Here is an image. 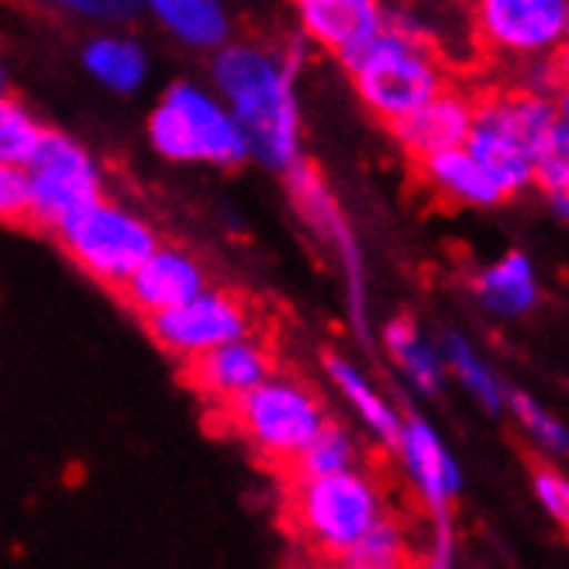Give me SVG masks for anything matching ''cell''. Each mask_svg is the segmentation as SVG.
<instances>
[{"label":"cell","instance_id":"obj_16","mask_svg":"<svg viewBox=\"0 0 569 569\" xmlns=\"http://www.w3.org/2000/svg\"><path fill=\"white\" fill-rule=\"evenodd\" d=\"M473 114H477V100L446 87L442 93L425 100V104L418 111H411L408 118L393 121L390 136L418 162L435 152L466 146V139H470V131H473Z\"/></svg>","mask_w":569,"mask_h":569},{"label":"cell","instance_id":"obj_19","mask_svg":"<svg viewBox=\"0 0 569 569\" xmlns=\"http://www.w3.org/2000/svg\"><path fill=\"white\" fill-rule=\"evenodd\" d=\"M325 377H328L331 390L339 393L342 405L352 411V418L362 425V431L370 435L373 442H380L383 449H393L400 425H405V415H400V408L377 387V380L366 373L356 359H349L342 352L325 356Z\"/></svg>","mask_w":569,"mask_h":569},{"label":"cell","instance_id":"obj_14","mask_svg":"<svg viewBox=\"0 0 569 569\" xmlns=\"http://www.w3.org/2000/svg\"><path fill=\"white\" fill-rule=\"evenodd\" d=\"M208 283H211L208 266L200 262L197 252L177 242H159L152 256L124 280L118 293L124 300V308L136 311L146 321L159 311L183 305V300L200 293Z\"/></svg>","mask_w":569,"mask_h":569},{"label":"cell","instance_id":"obj_4","mask_svg":"<svg viewBox=\"0 0 569 569\" xmlns=\"http://www.w3.org/2000/svg\"><path fill=\"white\" fill-rule=\"evenodd\" d=\"M387 515L390 497L366 466L328 477H293L287 493V521L293 535L321 559H346Z\"/></svg>","mask_w":569,"mask_h":569},{"label":"cell","instance_id":"obj_20","mask_svg":"<svg viewBox=\"0 0 569 569\" xmlns=\"http://www.w3.org/2000/svg\"><path fill=\"white\" fill-rule=\"evenodd\" d=\"M139 14H149L166 36L190 52H218L231 42V11L224 0H136Z\"/></svg>","mask_w":569,"mask_h":569},{"label":"cell","instance_id":"obj_8","mask_svg":"<svg viewBox=\"0 0 569 569\" xmlns=\"http://www.w3.org/2000/svg\"><path fill=\"white\" fill-rule=\"evenodd\" d=\"M28 224L56 231L66 218L108 193V173L87 142L62 128H42L39 146L24 159Z\"/></svg>","mask_w":569,"mask_h":569},{"label":"cell","instance_id":"obj_1","mask_svg":"<svg viewBox=\"0 0 569 569\" xmlns=\"http://www.w3.org/2000/svg\"><path fill=\"white\" fill-rule=\"evenodd\" d=\"M297 73L300 46L231 39L211 52V87L236 114L249 142V159L270 173H287L305 159Z\"/></svg>","mask_w":569,"mask_h":569},{"label":"cell","instance_id":"obj_7","mask_svg":"<svg viewBox=\"0 0 569 569\" xmlns=\"http://www.w3.org/2000/svg\"><path fill=\"white\" fill-rule=\"evenodd\" d=\"M52 236L93 283L108 290H121L124 280L162 242L156 224L139 208L124 204L111 193L93 200L73 218H66Z\"/></svg>","mask_w":569,"mask_h":569},{"label":"cell","instance_id":"obj_32","mask_svg":"<svg viewBox=\"0 0 569 569\" xmlns=\"http://www.w3.org/2000/svg\"><path fill=\"white\" fill-rule=\"evenodd\" d=\"M456 525L452 521H431V539L415 556L411 569H452L456 566Z\"/></svg>","mask_w":569,"mask_h":569},{"label":"cell","instance_id":"obj_13","mask_svg":"<svg viewBox=\"0 0 569 569\" xmlns=\"http://www.w3.org/2000/svg\"><path fill=\"white\" fill-rule=\"evenodd\" d=\"M183 366H187L190 390L200 400H208L211 408L228 411L236 400H242L249 390H256L266 377L277 373V352L259 331H252L246 339L224 342Z\"/></svg>","mask_w":569,"mask_h":569},{"label":"cell","instance_id":"obj_15","mask_svg":"<svg viewBox=\"0 0 569 569\" xmlns=\"http://www.w3.org/2000/svg\"><path fill=\"white\" fill-rule=\"evenodd\" d=\"M297 31L308 46L342 59L387 24L383 0H290Z\"/></svg>","mask_w":569,"mask_h":569},{"label":"cell","instance_id":"obj_10","mask_svg":"<svg viewBox=\"0 0 569 569\" xmlns=\"http://www.w3.org/2000/svg\"><path fill=\"white\" fill-rule=\"evenodd\" d=\"M146 331L166 356L190 362L224 342L259 331V311L246 293L208 283L183 305L146 318Z\"/></svg>","mask_w":569,"mask_h":569},{"label":"cell","instance_id":"obj_30","mask_svg":"<svg viewBox=\"0 0 569 569\" xmlns=\"http://www.w3.org/2000/svg\"><path fill=\"white\" fill-rule=\"evenodd\" d=\"M28 221V177L24 166L0 162V224Z\"/></svg>","mask_w":569,"mask_h":569},{"label":"cell","instance_id":"obj_25","mask_svg":"<svg viewBox=\"0 0 569 569\" xmlns=\"http://www.w3.org/2000/svg\"><path fill=\"white\" fill-rule=\"evenodd\" d=\"M415 556L418 552L411 546L408 525L393 515H387L362 535L346 559L359 569H411Z\"/></svg>","mask_w":569,"mask_h":569},{"label":"cell","instance_id":"obj_23","mask_svg":"<svg viewBox=\"0 0 569 569\" xmlns=\"http://www.w3.org/2000/svg\"><path fill=\"white\" fill-rule=\"evenodd\" d=\"M439 346H442L449 380H456L490 415H500L508 408V393H511L508 383L497 377V370L487 362V356L466 339L462 331H446L439 339Z\"/></svg>","mask_w":569,"mask_h":569},{"label":"cell","instance_id":"obj_17","mask_svg":"<svg viewBox=\"0 0 569 569\" xmlns=\"http://www.w3.org/2000/svg\"><path fill=\"white\" fill-rule=\"evenodd\" d=\"M470 293L477 300V308L490 315L493 321H518L528 318L542 300V280L539 266L521 249H508L505 256H497L483 262L470 280Z\"/></svg>","mask_w":569,"mask_h":569},{"label":"cell","instance_id":"obj_34","mask_svg":"<svg viewBox=\"0 0 569 569\" xmlns=\"http://www.w3.org/2000/svg\"><path fill=\"white\" fill-rule=\"evenodd\" d=\"M546 159H569V118L556 114V124L549 131V149Z\"/></svg>","mask_w":569,"mask_h":569},{"label":"cell","instance_id":"obj_28","mask_svg":"<svg viewBox=\"0 0 569 569\" xmlns=\"http://www.w3.org/2000/svg\"><path fill=\"white\" fill-rule=\"evenodd\" d=\"M28 4L93 28H124L139 14L136 0H28Z\"/></svg>","mask_w":569,"mask_h":569},{"label":"cell","instance_id":"obj_9","mask_svg":"<svg viewBox=\"0 0 569 569\" xmlns=\"http://www.w3.org/2000/svg\"><path fill=\"white\" fill-rule=\"evenodd\" d=\"M287 180V197L297 221L305 224L308 236L335 256L346 280V300H349V318L362 342H370V293H366V266L359 252V239L339 204V197L331 193L325 177L315 170L311 162H293L283 173Z\"/></svg>","mask_w":569,"mask_h":569},{"label":"cell","instance_id":"obj_21","mask_svg":"<svg viewBox=\"0 0 569 569\" xmlns=\"http://www.w3.org/2000/svg\"><path fill=\"white\" fill-rule=\"evenodd\" d=\"M380 346L387 359L393 362V370L400 373L415 393L421 397H439L449 373H446V359L442 346L431 342L421 331V325L411 315H393L380 325Z\"/></svg>","mask_w":569,"mask_h":569},{"label":"cell","instance_id":"obj_33","mask_svg":"<svg viewBox=\"0 0 569 569\" xmlns=\"http://www.w3.org/2000/svg\"><path fill=\"white\" fill-rule=\"evenodd\" d=\"M518 83H521L518 90L552 97V93H556V87H559V73H556V66H552V56L518 62Z\"/></svg>","mask_w":569,"mask_h":569},{"label":"cell","instance_id":"obj_2","mask_svg":"<svg viewBox=\"0 0 569 569\" xmlns=\"http://www.w3.org/2000/svg\"><path fill=\"white\" fill-rule=\"evenodd\" d=\"M339 62L349 73L359 104L387 128L449 87L446 62L435 52L431 31L411 11L387 8V24Z\"/></svg>","mask_w":569,"mask_h":569},{"label":"cell","instance_id":"obj_27","mask_svg":"<svg viewBox=\"0 0 569 569\" xmlns=\"http://www.w3.org/2000/svg\"><path fill=\"white\" fill-rule=\"evenodd\" d=\"M42 121L31 114L18 97H0V162L24 166L31 149L42 139Z\"/></svg>","mask_w":569,"mask_h":569},{"label":"cell","instance_id":"obj_31","mask_svg":"<svg viewBox=\"0 0 569 569\" xmlns=\"http://www.w3.org/2000/svg\"><path fill=\"white\" fill-rule=\"evenodd\" d=\"M535 187H539L549 200V208L569 221V159H542L539 173H535Z\"/></svg>","mask_w":569,"mask_h":569},{"label":"cell","instance_id":"obj_3","mask_svg":"<svg viewBox=\"0 0 569 569\" xmlns=\"http://www.w3.org/2000/svg\"><path fill=\"white\" fill-rule=\"evenodd\" d=\"M149 149L173 166L239 170L249 162V142L236 114L214 87L197 80H173L146 118Z\"/></svg>","mask_w":569,"mask_h":569},{"label":"cell","instance_id":"obj_6","mask_svg":"<svg viewBox=\"0 0 569 569\" xmlns=\"http://www.w3.org/2000/svg\"><path fill=\"white\" fill-rule=\"evenodd\" d=\"M224 415L231 431L266 466H280V470H293L297 456L331 418L325 397L308 380L280 370L236 400Z\"/></svg>","mask_w":569,"mask_h":569},{"label":"cell","instance_id":"obj_29","mask_svg":"<svg viewBox=\"0 0 569 569\" xmlns=\"http://www.w3.org/2000/svg\"><path fill=\"white\" fill-rule=\"evenodd\" d=\"M531 487L539 505L546 508V515L569 535V477L559 473L556 466H539L531 473Z\"/></svg>","mask_w":569,"mask_h":569},{"label":"cell","instance_id":"obj_24","mask_svg":"<svg viewBox=\"0 0 569 569\" xmlns=\"http://www.w3.org/2000/svg\"><path fill=\"white\" fill-rule=\"evenodd\" d=\"M362 466V442L359 435L339 421H325V428L308 442V449L297 456L293 473L297 477H328V473H346Z\"/></svg>","mask_w":569,"mask_h":569},{"label":"cell","instance_id":"obj_35","mask_svg":"<svg viewBox=\"0 0 569 569\" xmlns=\"http://www.w3.org/2000/svg\"><path fill=\"white\" fill-rule=\"evenodd\" d=\"M552 66H556V73H559V83H566V80H569V39L556 49Z\"/></svg>","mask_w":569,"mask_h":569},{"label":"cell","instance_id":"obj_26","mask_svg":"<svg viewBox=\"0 0 569 569\" xmlns=\"http://www.w3.org/2000/svg\"><path fill=\"white\" fill-rule=\"evenodd\" d=\"M505 411L515 415L518 428L528 435V442L542 456H569V428L549 408H542L535 397H528L521 390H511Z\"/></svg>","mask_w":569,"mask_h":569},{"label":"cell","instance_id":"obj_12","mask_svg":"<svg viewBox=\"0 0 569 569\" xmlns=\"http://www.w3.org/2000/svg\"><path fill=\"white\" fill-rule=\"evenodd\" d=\"M393 456L400 459V470L428 511V521H452V505L462 493V470L439 428L421 415H405Z\"/></svg>","mask_w":569,"mask_h":569},{"label":"cell","instance_id":"obj_11","mask_svg":"<svg viewBox=\"0 0 569 569\" xmlns=\"http://www.w3.org/2000/svg\"><path fill=\"white\" fill-rule=\"evenodd\" d=\"M480 46L500 59H546L569 39V0H470Z\"/></svg>","mask_w":569,"mask_h":569},{"label":"cell","instance_id":"obj_22","mask_svg":"<svg viewBox=\"0 0 569 569\" xmlns=\"http://www.w3.org/2000/svg\"><path fill=\"white\" fill-rule=\"evenodd\" d=\"M418 173L435 197L449 200L456 208H497L505 204V190L483 170V162L466 149H446L428 159H418Z\"/></svg>","mask_w":569,"mask_h":569},{"label":"cell","instance_id":"obj_18","mask_svg":"<svg viewBox=\"0 0 569 569\" xmlns=\"http://www.w3.org/2000/svg\"><path fill=\"white\" fill-rule=\"evenodd\" d=\"M83 73L114 97H136L152 77V56L139 36L124 28H100L80 49Z\"/></svg>","mask_w":569,"mask_h":569},{"label":"cell","instance_id":"obj_36","mask_svg":"<svg viewBox=\"0 0 569 569\" xmlns=\"http://www.w3.org/2000/svg\"><path fill=\"white\" fill-rule=\"evenodd\" d=\"M552 104H556V114H559V118H569V80L556 87Z\"/></svg>","mask_w":569,"mask_h":569},{"label":"cell","instance_id":"obj_5","mask_svg":"<svg viewBox=\"0 0 569 569\" xmlns=\"http://www.w3.org/2000/svg\"><path fill=\"white\" fill-rule=\"evenodd\" d=\"M552 124V97L528 90L493 93L477 104L466 149L483 162V170L511 200L535 187V173H539V162L546 159Z\"/></svg>","mask_w":569,"mask_h":569},{"label":"cell","instance_id":"obj_38","mask_svg":"<svg viewBox=\"0 0 569 569\" xmlns=\"http://www.w3.org/2000/svg\"><path fill=\"white\" fill-rule=\"evenodd\" d=\"M11 93V70H8V62L0 59V97Z\"/></svg>","mask_w":569,"mask_h":569},{"label":"cell","instance_id":"obj_37","mask_svg":"<svg viewBox=\"0 0 569 569\" xmlns=\"http://www.w3.org/2000/svg\"><path fill=\"white\" fill-rule=\"evenodd\" d=\"M305 569H359V566H352L349 559H321V562L305 566Z\"/></svg>","mask_w":569,"mask_h":569}]
</instances>
